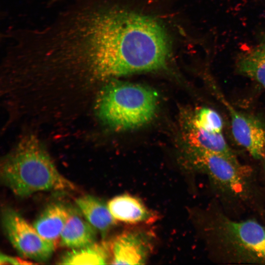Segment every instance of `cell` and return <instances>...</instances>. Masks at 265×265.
Segmentation results:
<instances>
[{
	"mask_svg": "<svg viewBox=\"0 0 265 265\" xmlns=\"http://www.w3.org/2000/svg\"><path fill=\"white\" fill-rule=\"evenodd\" d=\"M192 126L212 132H221L223 122L221 116L214 110L201 108L192 120Z\"/></svg>",
	"mask_w": 265,
	"mask_h": 265,
	"instance_id": "cell-16",
	"label": "cell"
},
{
	"mask_svg": "<svg viewBox=\"0 0 265 265\" xmlns=\"http://www.w3.org/2000/svg\"><path fill=\"white\" fill-rule=\"evenodd\" d=\"M147 238L143 234L137 232H126L117 236L110 245V264H144L150 247Z\"/></svg>",
	"mask_w": 265,
	"mask_h": 265,
	"instance_id": "cell-8",
	"label": "cell"
},
{
	"mask_svg": "<svg viewBox=\"0 0 265 265\" xmlns=\"http://www.w3.org/2000/svg\"><path fill=\"white\" fill-rule=\"evenodd\" d=\"M87 80L165 68L171 45L156 19L92 0L84 41Z\"/></svg>",
	"mask_w": 265,
	"mask_h": 265,
	"instance_id": "cell-1",
	"label": "cell"
},
{
	"mask_svg": "<svg viewBox=\"0 0 265 265\" xmlns=\"http://www.w3.org/2000/svg\"><path fill=\"white\" fill-rule=\"evenodd\" d=\"M108 249L104 243L94 242L67 252L58 263L61 265H104L109 258Z\"/></svg>",
	"mask_w": 265,
	"mask_h": 265,
	"instance_id": "cell-14",
	"label": "cell"
},
{
	"mask_svg": "<svg viewBox=\"0 0 265 265\" xmlns=\"http://www.w3.org/2000/svg\"><path fill=\"white\" fill-rule=\"evenodd\" d=\"M237 68L240 74L256 80L265 90V35L240 54Z\"/></svg>",
	"mask_w": 265,
	"mask_h": 265,
	"instance_id": "cell-13",
	"label": "cell"
},
{
	"mask_svg": "<svg viewBox=\"0 0 265 265\" xmlns=\"http://www.w3.org/2000/svg\"><path fill=\"white\" fill-rule=\"evenodd\" d=\"M190 151V166L207 176L224 204L248 206L255 202L257 190L250 167L204 149L191 147Z\"/></svg>",
	"mask_w": 265,
	"mask_h": 265,
	"instance_id": "cell-5",
	"label": "cell"
},
{
	"mask_svg": "<svg viewBox=\"0 0 265 265\" xmlns=\"http://www.w3.org/2000/svg\"><path fill=\"white\" fill-rule=\"evenodd\" d=\"M80 211L88 222L104 237L116 220L107 205L93 196L86 195L76 199Z\"/></svg>",
	"mask_w": 265,
	"mask_h": 265,
	"instance_id": "cell-12",
	"label": "cell"
},
{
	"mask_svg": "<svg viewBox=\"0 0 265 265\" xmlns=\"http://www.w3.org/2000/svg\"><path fill=\"white\" fill-rule=\"evenodd\" d=\"M32 263H28L26 261L22 260L18 258L9 256L2 253L0 256V265H21V264H31Z\"/></svg>",
	"mask_w": 265,
	"mask_h": 265,
	"instance_id": "cell-17",
	"label": "cell"
},
{
	"mask_svg": "<svg viewBox=\"0 0 265 265\" xmlns=\"http://www.w3.org/2000/svg\"><path fill=\"white\" fill-rule=\"evenodd\" d=\"M2 222L8 239L21 255L42 262L51 257L56 247L43 238L17 212L9 208L4 209Z\"/></svg>",
	"mask_w": 265,
	"mask_h": 265,
	"instance_id": "cell-6",
	"label": "cell"
},
{
	"mask_svg": "<svg viewBox=\"0 0 265 265\" xmlns=\"http://www.w3.org/2000/svg\"><path fill=\"white\" fill-rule=\"evenodd\" d=\"M158 99L157 93L149 87L113 81L99 92L96 110L99 118L110 128L133 129L153 118Z\"/></svg>",
	"mask_w": 265,
	"mask_h": 265,
	"instance_id": "cell-4",
	"label": "cell"
},
{
	"mask_svg": "<svg viewBox=\"0 0 265 265\" xmlns=\"http://www.w3.org/2000/svg\"><path fill=\"white\" fill-rule=\"evenodd\" d=\"M208 232L216 261L265 265V226L255 219L234 220L216 208Z\"/></svg>",
	"mask_w": 265,
	"mask_h": 265,
	"instance_id": "cell-3",
	"label": "cell"
},
{
	"mask_svg": "<svg viewBox=\"0 0 265 265\" xmlns=\"http://www.w3.org/2000/svg\"><path fill=\"white\" fill-rule=\"evenodd\" d=\"M108 208L116 220L138 223L147 222L153 218L152 213L138 199L128 194L114 197L110 200Z\"/></svg>",
	"mask_w": 265,
	"mask_h": 265,
	"instance_id": "cell-11",
	"label": "cell"
},
{
	"mask_svg": "<svg viewBox=\"0 0 265 265\" xmlns=\"http://www.w3.org/2000/svg\"><path fill=\"white\" fill-rule=\"evenodd\" d=\"M80 214V212L69 208V214L60 236V245L75 249L95 242L97 230Z\"/></svg>",
	"mask_w": 265,
	"mask_h": 265,
	"instance_id": "cell-9",
	"label": "cell"
},
{
	"mask_svg": "<svg viewBox=\"0 0 265 265\" xmlns=\"http://www.w3.org/2000/svg\"><path fill=\"white\" fill-rule=\"evenodd\" d=\"M223 103L229 111L232 132L236 142L255 159L265 161V128L262 122L235 109L225 100Z\"/></svg>",
	"mask_w": 265,
	"mask_h": 265,
	"instance_id": "cell-7",
	"label": "cell"
},
{
	"mask_svg": "<svg viewBox=\"0 0 265 265\" xmlns=\"http://www.w3.org/2000/svg\"><path fill=\"white\" fill-rule=\"evenodd\" d=\"M188 139L191 147L217 153L238 160L221 132H212L192 126Z\"/></svg>",
	"mask_w": 265,
	"mask_h": 265,
	"instance_id": "cell-15",
	"label": "cell"
},
{
	"mask_svg": "<svg viewBox=\"0 0 265 265\" xmlns=\"http://www.w3.org/2000/svg\"><path fill=\"white\" fill-rule=\"evenodd\" d=\"M69 214V209L59 203L47 207L33 223V227L44 239L56 247Z\"/></svg>",
	"mask_w": 265,
	"mask_h": 265,
	"instance_id": "cell-10",
	"label": "cell"
},
{
	"mask_svg": "<svg viewBox=\"0 0 265 265\" xmlns=\"http://www.w3.org/2000/svg\"><path fill=\"white\" fill-rule=\"evenodd\" d=\"M1 178L16 195L26 197L41 191L76 189L61 174L50 156L33 137L24 138L4 159Z\"/></svg>",
	"mask_w": 265,
	"mask_h": 265,
	"instance_id": "cell-2",
	"label": "cell"
}]
</instances>
